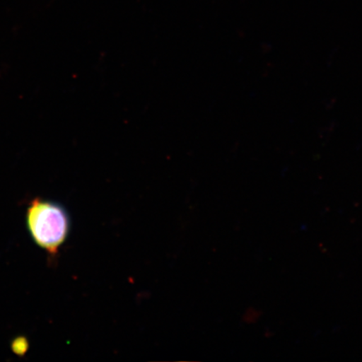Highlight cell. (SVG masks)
<instances>
[{
	"label": "cell",
	"instance_id": "cell-1",
	"mask_svg": "<svg viewBox=\"0 0 362 362\" xmlns=\"http://www.w3.org/2000/svg\"><path fill=\"white\" fill-rule=\"evenodd\" d=\"M27 226L37 245L56 255L69 235L71 221L60 204L35 199L27 210Z\"/></svg>",
	"mask_w": 362,
	"mask_h": 362
},
{
	"label": "cell",
	"instance_id": "cell-2",
	"mask_svg": "<svg viewBox=\"0 0 362 362\" xmlns=\"http://www.w3.org/2000/svg\"><path fill=\"white\" fill-rule=\"evenodd\" d=\"M13 351L17 355H25L27 349H28V343L24 337H19L15 339L12 343Z\"/></svg>",
	"mask_w": 362,
	"mask_h": 362
}]
</instances>
